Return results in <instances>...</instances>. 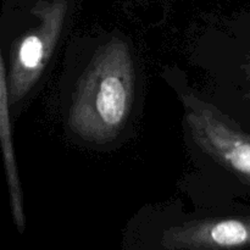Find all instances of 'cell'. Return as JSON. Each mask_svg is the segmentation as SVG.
Returning a JSON list of instances; mask_svg holds the SVG:
<instances>
[{"instance_id":"3957f363","label":"cell","mask_w":250,"mask_h":250,"mask_svg":"<svg viewBox=\"0 0 250 250\" xmlns=\"http://www.w3.org/2000/svg\"><path fill=\"white\" fill-rule=\"evenodd\" d=\"M187 120L202 148L234 172L250 180V137L232 128L207 105L192 99Z\"/></svg>"},{"instance_id":"6da1fadb","label":"cell","mask_w":250,"mask_h":250,"mask_svg":"<svg viewBox=\"0 0 250 250\" xmlns=\"http://www.w3.org/2000/svg\"><path fill=\"white\" fill-rule=\"evenodd\" d=\"M131 54L114 38L98 50L78 82L70 111L73 131L89 142L111 141L126 124L133 102Z\"/></svg>"},{"instance_id":"7a4b0ae2","label":"cell","mask_w":250,"mask_h":250,"mask_svg":"<svg viewBox=\"0 0 250 250\" xmlns=\"http://www.w3.org/2000/svg\"><path fill=\"white\" fill-rule=\"evenodd\" d=\"M65 12L63 0L39 7V26L20 39L12 50L7 76L10 105L21 102L41 77L58 43Z\"/></svg>"},{"instance_id":"277c9868","label":"cell","mask_w":250,"mask_h":250,"mask_svg":"<svg viewBox=\"0 0 250 250\" xmlns=\"http://www.w3.org/2000/svg\"><path fill=\"white\" fill-rule=\"evenodd\" d=\"M0 146H1L2 159H4L12 216H14L16 226L22 232L26 224V219H24L23 212V200H22L19 171H17V164L15 159L14 143H12L9 88H7L6 73H5L4 62H2L1 51H0Z\"/></svg>"}]
</instances>
